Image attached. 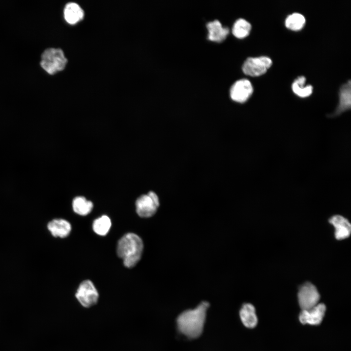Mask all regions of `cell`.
Here are the masks:
<instances>
[{
  "instance_id": "15",
  "label": "cell",
  "mask_w": 351,
  "mask_h": 351,
  "mask_svg": "<svg viewBox=\"0 0 351 351\" xmlns=\"http://www.w3.org/2000/svg\"><path fill=\"white\" fill-rule=\"evenodd\" d=\"M72 207L74 211L81 215H86L92 210L93 204L90 200H87L83 196H78L74 198L72 202Z\"/></svg>"
},
{
  "instance_id": "16",
  "label": "cell",
  "mask_w": 351,
  "mask_h": 351,
  "mask_svg": "<svg viewBox=\"0 0 351 351\" xmlns=\"http://www.w3.org/2000/svg\"><path fill=\"white\" fill-rule=\"evenodd\" d=\"M306 78L304 76L297 78L292 84L293 92L298 96L304 98L309 96L312 92V86L305 85Z\"/></svg>"
},
{
  "instance_id": "19",
  "label": "cell",
  "mask_w": 351,
  "mask_h": 351,
  "mask_svg": "<svg viewBox=\"0 0 351 351\" xmlns=\"http://www.w3.org/2000/svg\"><path fill=\"white\" fill-rule=\"evenodd\" d=\"M305 23V18L298 13H293L289 15L285 20L286 26L292 30L297 31L303 28Z\"/></svg>"
},
{
  "instance_id": "5",
  "label": "cell",
  "mask_w": 351,
  "mask_h": 351,
  "mask_svg": "<svg viewBox=\"0 0 351 351\" xmlns=\"http://www.w3.org/2000/svg\"><path fill=\"white\" fill-rule=\"evenodd\" d=\"M75 297L82 307L88 308L97 303L99 294L93 282L86 280L79 284Z\"/></svg>"
},
{
  "instance_id": "17",
  "label": "cell",
  "mask_w": 351,
  "mask_h": 351,
  "mask_svg": "<svg viewBox=\"0 0 351 351\" xmlns=\"http://www.w3.org/2000/svg\"><path fill=\"white\" fill-rule=\"evenodd\" d=\"M251 24L243 19L237 20L232 28V33L237 38L242 39L247 37L251 29Z\"/></svg>"
},
{
  "instance_id": "9",
  "label": "cell",
  "mask_w": 351,
  "mask_h": 351,
  "mask_svg": "<svg viewBox=\"0 0 351 351\" xmlns=\"http://www.w3.org/2000/svg\"><path fill=\"white\" fill-rule=\"evenodd\" d=\"M326 308L324 304L318 303L310 309L302 310L299 316L300 322L312 325L320 324L324 316Z\"/></svg>"
},
{
  "instance_id": "3",
  "label": "cell",
  "mask_w": 351,
  "mask_h": 351,
  "mask_svg": "<svg viewBox=\"0 0 351 351\" xmlns=\"http://www.w3.org/2000/svg\"><path fill=\"white\" fill-rule=\"evenodd\" d=\"M67 62V59L61 49L49 48L42 54L40 64L46 72L52 75L63 70Z\"/></svg>"
},
{
  "instance_id": "18",
  "label": "cell",
  "mask_w": 351,
  "mask_h": 351,
  "mask_svg": "<svg viewBox=\"0 0 351 351\" xmlns=\"http://www.w3.org/2000/svg\"><path fill=\"white\" fill-rule=\"evenodd\" d=\"M111 226V221L107 215H103L95 219L93 223L94 231L100 235H105L109 232Z\"/></svg>"
},
{
  "instance_id": "20",
  "label": "cell",
  "mask_w": 351,
  "mask_h": 351,
  "mask_svg": "<svg viewBox=\"0 0 351 351\" xmlns=\"http://www.w3.org/2000/svg\"><path fill=\"white\" fill-rule=\"evenodd\" d=\"M351 106V81L344 84L340 89V103L338 108V112L350 108Z\"/></svg>"
},
{
  "instance_id": "12",
  "label": "cell",
  "mask_w": 351,
  "mask_h": 351,
  "mask_svg": "<svg viewBox=\"0 0 351 351\" xmlns=\"http://www.w3.org/2000/svg\"><path fill=\"white\" fill-rule=\"evenodd\" d=\"M47 228L53 236L60 238L67 237L71 231V224L63 219L51 220L48 223Z\"/></svg>"
},
{
  "instance_id": "6",
  "label": "cell",
  "mask_w": 351,
  "mask_h": 351,
  "mask_svg": "<svg viewBox=\"0 0 351 351\" xmlns=\"http://www.w3.org/2000/svg\"><path fill=\"white\" fill-rule=\"evenodd\" d=\"M272 64V60L268 57H250L244 61L242 70L246 75L256 77L265 73Z\"/></svg>"
},
{
  "instance_id": "8",
  "label": "cell",
  "mask_w": 351,
  "mask_h": 351,
  "mask_svg": "<svg viewBox=\"0 0 351 351\" xmlns=\"http://www.w3.org/2000/svg\"><path fill=\"white\" fill-rule=\"evenodd\" d=\"M253 88L251 82L243 78L237 80L230 89V96L234 101L243 103L246 101L252 95Z\"/></svg>"
},
{
  "instance_id": "2",
  "label": "cell",
  "mask_w": 351,
  "mask_h": 351,
  "mask_svg": "<svg viewBox=\"0 0 351 351\" xmlns=\"http://www.w3.org/2000/svg\"><path fill=\"white\" fill-rule=\"evenodd\" d=\"M143 250L141 238L134 233L124 234L118 241L117 255L128 268L134 267L140 260Z\"/></svg>"
},
{
  "instance_id": "14",
  "label": "cell",
  "mask_w": 351,
  "mask_h": 351,
  "mask_svg": "<svg viewBox=\"0 0 351 351\" xmlns=\"http://www.w3.org/2000/svg\"><path fill=\"white\" fill-rule=\"evenodd\" d=\"M64 17L68 23L74 24L83 19L84 12L78 4L74 2H69L64 8Z\"/></svg>"
},
{
  "instance_id": "13",
  "label": "cell",
  "mask_w": 351,
  "mask_h": 351,
  "mask_svg": "<svg viewBox=\"0 0 351 351\" xmlns=\"http://www.w3.org/2000/svg\"><path fill=\"white\" fill-rule=\"evenodd\" d=\"M239 315L242 323L247 328H253L257 325L255 310L252 304H244L239 311Z\"/></svg>"
},
{
  "instance_id": "11",
  "label": "cell",
  "mask_w": 351,
  "mask_h": 351,
  "mask_svg": "<svg viewBox=\"0 0 351 351\" xmlns=\"http://www.w3.org/2000/svg\"><path fill=\"white\" fill-rule=\"evenodd\" d=\"M206 27L208 31V39L212 41L220 42L226 38L229 33V28L222 26L218 20L208 22Z\"/></svg>"
},
{
  "instance_id": "7",
  "label": "cell",
  "mask_w": 351,
  "mask_h": 351,
  "mask_svg": "<svg viewBox=\"0 0 351 351\" xmlns=\"http://www.w3.org/2000/svg\"><path fill=\"white\" fill-rule=\"evenodd\" d=\"M320 294L312 284L306 282L301 286L298 292V300L302 310L310 309L318 304Z\"/></svg>"
},
{
  "instance_id": "10",
  "label": "cell",
  "mask_w": 351,
  "mask_h": 351,
  "mask_svg": "<svg viewBox=\"0 0 351 351\" xmlns=\"http://www.w3.org/2000/svg\"><path fill=\"white\" fill-rule=\"evenodd\" d=\"M329 222L335 228V236L336 239L342 240L350 236L351 225L347 218L341 215H335L329 219Z\"/></svg>"
},
{
  "instance_id": "1",
  "label": "cell",
  "mask_w": 351,
  "mask_h": 351,
  "mask_svg": "<svg viewBox=\"0 0 351 351\" xmlns=\"http://www.w3.org/2000/svg\"><path fill=\"white\" fill-rule=\"evenodd\" d=\"M209 307L207 301L200 303L195 308L182 312L176 319L179 331L189 338H195L202 333Z\"/></svg>"
},
{
  "instance_id": "4",
  "label": "cell",
  "mask_w": 351,
  "mask_h": 351,
  "mask_svg": "<svg viewBox=\"0 0 351 351\" xmlns=\"http://www.w3.org/2000/svg\"><path fill=\"white\" fill-rule=\"evenodd\" d=\"M159 206V201L156 194L153 191L139 196L136 202V212L141 217H150L154 215Z\"/></svg>"
}]
</instances>
